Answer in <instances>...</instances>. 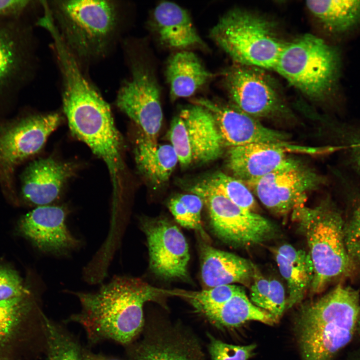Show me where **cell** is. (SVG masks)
Here are the masks:
<instances>
[{"label":"cell","mask_w":360,"mask_h":360,"mask_svg":"<svg viewBox=\"0 0 360 360\" xmlns=\"http://www.w3.org/2000/svg\"><path fill=\"white\" fill-rule=\"evenodd\" d=\"M202 198L194 194H180L170 199L168 208L176 220L182 226L194 230L204 238L208 236L202 226Z\"/></svg>","instance_id":"cell-34"},{"label":"cell","mask_w":360,"mask_h":360,"mask_svg":"<svg viewBox=\"0 0 360 360\" xmlns=\"http://www.w3.org/2000/svg\"><path fill=\"white\" fill-rule=\"evenodd\" d=\"M83 360H120L116 358H108L104 356L93 353L88 350L82 349Z\"/></svg>","instance_id":"cell-39"},{"label":"cell","mask_w":360,"mask_h":360,"mask_svg":"<svg viewBox=\"0 0 360 360\" xmlns=\"http://www.w3.org/2000/svg\"><path fill=\"white\" fill-rule=\"evenodd\" d=\"M311 152V148L284 143L255 144L228 148L226 164L233 176L244 184L277 170L293 168L300 162L288 152Z\"/></svg>","instance_id":"cell-16"},{"label":"cell","mask_w":360,"mask_h":360,"mask_svg":"<svg viewBox=\"0 0 360 360\" xmlns=\"http://www.w3.org/2000/svg\"><path fill=\"white\" fill-rule=\"evenodd\" d=\"M276 260L288 288L286 308H290L303 299L310 288L314 275L308 253L289 244L280 246L274 251Z\"/></svg>","instance_id":"cell-24"},{"label":"cell","mask_w":360,"mask_h":360,"mask_svg":"<svg viewBox=\"0 0 360 360\" xmlns=\"http://www.w3.org/2000/svg\"><path fill=\"white\" fill-rule=\"evenodd\" d=\"M326 178L302 163L245 183L271 212L285 215L303 204L307 193L316 190Z\"/></svg>","instance_id":"cell-12"},{"label":"cell","mask_w":360,"mask_h":360,"mask_svg":"<svg viewBox=\"0 0 360 360\" xmlns=\"http://www.w3.org/2000/svg\"><path fill=\"white\" fill-rule=\"evenodd\" d=\"M130 352L129 360H204L196 340L175 328L148 334Z\"/></svg>","instance_id":"cell-21"},{"label":"cell","mask_w":360,"mask_h":360,"mask_svg":"<svg viewBox=\"0 0 360 360\" xmlns=\"http://www.w3.org/2000/svg\"><path fill=\"white\" fill-rule=\"evenodd\" d=\"M238 206L255 212V198L248 186L234 176L218 172L204 180Z\"/></svg>","instance_id":"cell-35"},{"label":"cell","mask_w":360,"mask_h":360,"mask_svg":"<svg viewBox=\"0 0 360 360\" xmlns=\"http://www.w3.org/2000/svg\"><path fill=\"white\" fill-rule=\"evenodd\" d=\"M194 104L205 107L213 114L224 146L228 148L255 144L284 143L290 138L288 133L265 126L234 105L206 98L196 99Z\"/></svg>","instance_id":"cell-17"},{"label":"cell","mask_w":360,"mask_h":360,"mask_svg":"<svg viewBox=\"0 0 360 360\" xmlns=\"http://www.w3.org/2000/svg\"><path fill=\"white\" fill-rule=\"evenodd\" d=\"M34 4L32 0H0V22L22 20Z\"/></svg>","instance_id":"cell-38"},{"label":"cell","mask_w":360,"mask_h":360,"mask_svg":"<svg viewBox=\"0 0 360 360\" xmlns=\"http://www.w3.org/2000/svg\"><path fill=\"white\" fill-rule=\"evenodd\" d=\"M48 6L62 40L78 62L98 60L107 54L120 22L116 2L56 0Z\"/></svg>","instance_id":"cell-5"},{"label":"cell","mask_w":360,"mask_h":360,"mask_svg":"<svg viewBox=\"0 0 360 360\" xmlns=\"http://www.w3.org/2000/svg\"><path fill=\"white\" fill-rule=\"evenodd\" d=\"M330 128L336 140V149L341 151L346 164L360 176V120H334Z\"/></svg>","instance_id":"cell-32"},{"label":"cell","mask_w":360,"mask_h":360,"mask_svg":"<svg viewBox=\"0 0 360 360\" xmlns=\"http://www.w3.org/2000/svg\"><path fill=\"white\" fill-rule=\"evenodd\" d=\"M30 294V292L16 271L0 266V301Z\"/></svg>","instance_id":"cell-37"},{"label":"cell","mask_w":360,"mask_h":360,"mask_svg":"<svg viewBox=\"0 0 360 360\" xmlns=\"http://www.w3.org/2000/svg\"><path fill=\"white\" fill-rule=\"evenodd\" d=\"M344 62L342 46L308 34L286 42L274 70L310 99L341 111Z\"/></svg>","instance_id":"cell-4"},{"label":"cell","mask_w":360,"mask_h":360,"mask_svg":"<svg viewBox=\"0 0 360 360\" xmlns=\"http://www.w3.org/2000/svg\"><path fill=\"white\" fill-rule=\"evenodd\" d=\"M201 275L210 288L234 283L246 284L256 274L248 260L216 249L204 242L200 244Z\"/></svg>","instance_id":"cell-22"},{"label":"cell","mask_w":360,"mask_h":360,"mask_svg":"<svg viewBox=\"0 0 360 360\" xmlns=\"http://www.w3.org/2000/svg\"><path fill=\"white\" fill-rule=\"evenodd\" d=\"M242 290V288L234 284H226L196 292L168 290V294L186 298L198 312H200L206 310L221 306Z\"/></svg>","instance_id":"cell-33"},{"label":"cell","mask_w":360,"mask_h":360,"mask_svg":"<svg viewBox=\"0 0 360 360\" xmlns=\"http://www.w3.org/2000/svg\"><path fill=\"white\" fill-rule=\"evenodd\" d=\"M32 307L29 296L0 301V350L8 346L16 338Z\"/></svg>","instance_id":"cell-29"},{"label":"cell","mask_w":360,"mask_h":360,"mask_svg":"<svg viewBox=\"0 0 360 360\" xmlns=\"http://www.w3.org/2000/svg\"><path fill=\"white\" fill-rule=\"evenodd\" d=\"M210 36L236 64L266 70H274L286 44L272 22L258 14L238 8L222 16Z\"/></svg>","instance_id":"cell-7"},{"label":"cell","mask_w":360,"mask_h":360,"mask_svg":"<svg viewBox=\"0 0 360 360\" xmlns=\"http://www.w3.org/2000/svg\"><path fill=\"white\" fill-rule=\"evenodd\" d=\"M134 154L139 172L156 187L168 181L178 162L177 154L170 144H159L142 132L136 141Z\"/></svg>","instance_id":"cell-25"},{"label":"cell","mask_w":360,"mask_h":360,"mask_svg":"<svg viewBox=\"0 0 360 360\" xmlns=\"http://www.w3.org/2000/svg\"><path fill=\"white\" fill-rule=\"evenodd\" d=\"M66 214L60 206H37L21 218L18 228L40 250L54 254L65 252L78 244L66 226Z\"/></svg>","instance_id":"cell-18"},{"label":"cell","mask_w":360,"mask_h":360,"mask_svg":"<svg viewBox=\"0 0 360 360\" xmlns=\"http://www.w3.org/2000/svg\"><path fill=\"white\" fill-rule=\"evenodd\" d=\"M304 234L312 262L311 291L320 292L332 280L347 276L355 268L347 252L344 236V218L330 199L314 208L302 204L292 211Z\"/></svg>","instance_id":"cell-6"},{"label":"cell","mask_w":360,"mask_h":360,"mask_svg":"<svg viewBox=\"0 0 360 360\" xmlns=\"http://www.w3.org/2000/svg\"><path fill=\"white\" fill-rule=\"evenodd\" d=\"M60 122L56 112L0 121V184L4 190L14 192L16 168L42 148Z\"/></svg>","instance_id":"cell-9"},{"label":"cell","mask_w":360,"mask_h":360,"mask_svg":"<svg viewBox=\"0 0 360 360\" xmlns=\"http://www.w3.org/2000/svg\"><path fill=\"white\" fill-rule=\"evenodd\" d=\"M208 349L211 360H248L256 348V344L238 346L229 344L209 336Z\"/></svg>","instance_id":"cell-36"},{"label":"cell","mask_w":360,"mask_h":360,"mask_svg":"<svg viewBox=\"0 0 360 360\" xmlns=\"http://www.w3.org/2000/svg\"><path fill=\"white\" fill-rule=\"evenodd\" d=\"M64 112L72 133L106 164L118 194L124 168L122 141L108 104L88 80L72 58L59 64Z\"/></svg>","instance_id":"cell-1"},{"label":"cell","mask_w":360,"mask_h":360,"mask_svg":"<svg viewBox=\"0 0 360 360\" xmlns=\"http://www.w3.org/2000/svg\"><path fill=\"white\" fill-rule=\"evenodd\" d=\"M74 170L72 163L52 158L32 162L20 176L22 198L29 204L38 206L50 205L60 196Z\"/></svg>","instance_id":"cell-19"},{"label":"cell","mask_w":360,"mask_h":360,"mask_svg":"<svg viewBox=\"0 0 360 360\" xmlns=\"http://www.w3.org/2000/svg\"><path fill=\"white\" fill-rule=\"evenodd\" d=\"M266 70L235 64L223 74L224 86L234 106L256 118L288 113L280 88Z\"/></svg>","instance_id":"cell-11"},{"label":"cell","mask_w":360,"mask_h":360,"mask_svg":"<svg viewBox=\"0 0 360 360\" xmlns=\"http://www.w3.org/2000/svg\"><path fill=\"white\" fill-rule=\"evenodd\" d=\"M167 136L184 166L216 160L223 153L224 145L213 114L198 104L180 112Z\"/></svg>","instance_id":"cell-10"},{"label":"cell","mask_w":360,"mask_h":360,"mask_svg":"<svg viewBox=\"0 0 360 360\" xmlns=\"http://www.w3.org/2000/svg\"><path fill=\"white\" fill-rule=\"evenodd\" d=\"M200 313L219 328H236L250 320L268 324H273L276 322L268 312L253 304L244 289L221 306Z\"/></svg>","instance_id":"cell-27"},{"label":"cell","mask_w":360,"mask_h":360,"mask_svg":"<svg viewBox=\"0 0 360 360\" xmlns=\"http://www.w3.org/2000/svg\"><path fill=\"white\" fill-rule=\"evenodd\" d=\"M356 331L358 332L359 334L360 335V314H359V316H358V320Z\"/></svg>","instance_id":"cell-40"},{"label":"cell","mask_w":360,"mask_h":360,"mask_svg":"<svg viewBox=\"0 0 360 360\" xmlns=\"http://www.w3.org/2000/svg\"><path fill=\"white\" fill-rule=\"evenodd\" d=\"M171 99L193 95L213 76L192 52L182 50L168 60L166 71Z\"/></svg>","instance_id":"cell-26"},{"label":"cell","mask_w":360,"mask_h":360,"mask_svg":"<svg viewBox=\"0 0 360 360\" xmlns=\"http://www.w3.org/2000/svg\"><path fill=\"white\" fill-rule=\"evenodd\" d=\"M152 25L160 42L172 48L204 47L188 12L172 2L164 1L154 8Z\"/></svg>","instance_id":"cell-23"},{"label":"cell","mask_w":360,"mask_h":360,"mask_svg":"<svg viewBox=\"0 0 360 360\" xmlns=\"http://www.w3.org/2000/svg\"><path fill=\"white\" fill-rule=\"evenodd\" d=\"M354 360H360V356H358V357L356 358H355Z\"/></svg>","instance_id":"cell-41"},{"label":"cell","mask_w":360,"mask_h":360,"mask_svg":"<svg viewBox=\"0 0 360 360\" xmlns=\"http://www.w3.org/2000/svg\"><path fill=\"white\" fill-rule=\"evenodd\" d=\"M142 228L147 239L152 272L166 280H188V246L178 228L161 218L143 220Z\"/></svg>","instance_id":"cell-14"},{"label":"cell","mask_w":360,"mask_h":360,"mask_svg":"<svg viewBox=\"0 0 360 360\" xmlns=\"http://www.w3.org/2000/svg\"><path fill=\"white\" fill-rule=\"evenodd\" d=\"M167 292L139 278L116 276L95 292H76L82 310L70 320L82 326L91 342L128 344L143 328L144 303Z\"/></svg>","instance_id":"cell-2"},{"label":"cell","mask_w":360,"mask_h":360,"mask_svg":"<svg viewBox=\"0 0 360 360\" xmlns=\"http://www.w3.org/2000/svg\"><path fill=\"white\" fill-rule=\"evenodd\" d=\"M190 191L202 198L214 233L227 244L246 248L276 236L277 228L272 222L238 206L204 180L192 186Z\"/></svg>","instance_id":"cell-8"},{"label":"cell","mask_w":360,"mask_h":360,"mask_svg":"<svg viewBox=\"0 0 360 360\" xmlns=\"http://www.w3.org/2000/svg\"><path fill=\"white\" fill-rule=\"evenodd\" d=\"M360 310L359 292L340 284L303 305L294 327L302 360H332L352 340Z\"/></svg>","instance_id":"cell-3"},{"label":"cell","mask_w":360,"mask_h":360,"mask_svg":"<svg viewBox=\"0 0 360 360\" xmlns=\"http://www.w3.org/2000/svg\"><path fill=\"white\" fill-rule=\"evenodd\" d=\"M306 5L328 42L342 46L360 35V0H312Z\"/></svg>","instance_id":"cell-20"},{"label":"cell","mask_w":360,"mask_h":360,"mask_svg":"<svg viewBox=\"0 0 360 360\" xmlns=\"http://www.w3.org/2000/svg\"><path fill=\"white\" fill-rule=\"evenodd\" d=\"M250 288V300L256 306L266 311L278 320L286 306L284 288L278 280H268L256 273Z\"/></svg>","instance_id":"cell-30"},{"label":"cell","mask_w":360,"mask_h":360,"mask_svg":"<svg viewBox=\"0 0 360 360\" xmlns=\"http://www.w3.org/2000/svg\"><path fill=\"white\" fill-rule=\"evenodd\" d=\"M130 68V78L118 92L116 106L144 135L156 140L163 118L159 86L152 70L144 62L135 60Z\"/></svg>","instance_id":"cell-13"},{"label":"cell","mask_w":360,"mask_h":360,"mask_svg":"<svg viewBox=\"0 0 360 360\" xmlns=\"http://www.w3.org/2000/svg\"><path fill=\"white\" fill-rule=\"evenodd\" d=\"M32 38L22 20L0 22V100L18 92L30 78Z\"/></svg>","instance_id":"cell-15"},{"label":"cell","mask_w":360,"mask_h":360,"mask_svg":"<svg viewBox=\"0 0 360 360\" xmlns=\"http://www.w3.org/2000/svg\"><path fill=\"white\" fill-rule=\"evenodd\" d=\"M334 172L348 210L344 224L346 249L354 268L360 269V188L340 171L336 170Z\"/></svg>","instance_id":"cell-28"},{"label":"cell","mask_w":360,"mask_h":360,"mask_svg":"<svg viewBox=\"0 0 360 360\" xmlns=\"http://www.w3.org/2000/svg\"><path fill=\"white\" fill-rule=\"evenodd\" d=\"M46 343V360H83L82 349L60 326L43 316Z\"/></svg>","instance_id":"cell-31"}]
</instances>
